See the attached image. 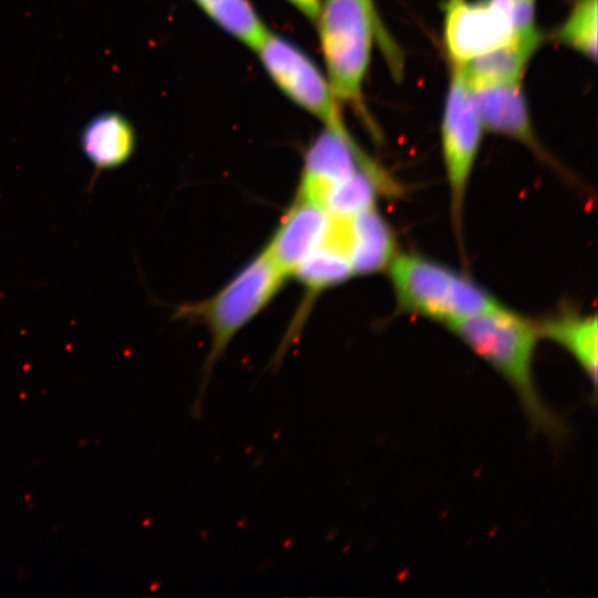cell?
<instances>
[{"mask_svg": "<svg viewBox=\"0 0 598 598\" xmlns=\"http://www.w3.org/2000/svg\"><path fill=\"white\" fill-rule=\"evenodd\" d=\"M445 326L508 383L530 430L545 435L554 445L568 440L565 419L544 401L535 382L534 358L540 339L536 321L506 307Z\"/></svg>", "mask_w": 598, "mask_h": 598, "instance_id": "1", "label": "cell"}, {"mask_svg": "<svg viewBox=\"0 0 598 598\" xmlns=\"http://www.w3.org/2000/svg\"><path fill=\"white\" fill-rule=\"evenodd\" d=\"M220 29L255 49L269 30L249 0H193Z\"/></svg>", "mask_w": 598, "mask_h": 598, "instance_id": "15", "label": "cell"}, {"mask_svg": "<svg viewBox=\"0 0 598 598\" xmlns=\"http://www.w3.org/2000/svg\"><path fill=\"white\" fill-rule=\"evenodd\" d=\"M296 10H298L305 18L316 24L322 0H286Z\"/></svg>", "mask_w": 598, "mask_h": 598, "instance_id": "19", "label": "cell"}, {"mask_svg": "<svg viewBox=\"0 0 598 598\" xmlns=\"http://www.w3.org/2000/svg\"><path fill=\"white\" fill-rule=\"evenodd\" d=\"M327 78L339 103L362 110L374 34L396 63V49L377 14L372 0H322L316 22Z\"/></svg>", "mask_w": 598, "mask_h": 598, "instance_id": "2", "label": "cell"}, {"mask_svg": "<svg viewBox=\"0 0 598 598\" xmlns=\"http://www.w3.org/2000/svg\"><path fill=\"white\" fill-rule=\"evenodd\" d=\"M395 238L375 206L346 217L344 249L353 275L384 270L396 256Z\"/></svg>", "mask_w": 598, "mask_h": 598, "instance_id": "11", "label": "cell"}, {"mask_svg": "<svg viewBox=\"0 0 598 598\" xmlns=\"http://www.w3.org/2000/svg\"><path fill=\"white\" fill-rule=\"evenodd\" d=\"M511 13L518 32L537 27L535 24L536 0H496Z\"/></svg>", "mask_w": 598, "mask_h": 598, "instance_id": "18", "label": "cell"}, {"mask_svg": "<svg viewBox=\"0 0 598 598\" xmlns=\"http://www.w3.org/2000/svg\"><path fill=\"white\" fill-rule=\"evenodd\" d=\"M540 338L548 339L578 363L588 378L596 399L598 361V322L596 315L560 312L537 322Z\"/></svg>", "mask_w": 598, "mask_h": 598, "instance_id": "14", "label": "cell"}, {"mask_svg": "<svg viewBox=\"0 0 598 598\" xmlns=\"http://www.w3.org/2000/svg\"><path fill=\"white\" fill-rule=\"evenodd\" d=\"M443 38L451 63L463 64L515 37L511 13L496 0H446Z\"/></svg>", "mask_w": 598, "mask_h": 598, "instance_id": "7", "label": "cell"}, {"mask_svg": "<svg viewBox=\"0 0 598 598\" xmlns=\"http://www.w3.org/2000/svg\"><path fill=\"white\" fill-rule=\"evenodd\" d=\"M331 225L323 206L296 197L264 249L288 278L327 240Z\"/></svg>", "mask_w": 598, "mask_h": 598, "instance_id": "9", "label": "cell"}, {"mask_svg": "<svg viewBox=\"0 0 598 598\" xmlns=\"http://www.w3.org/2000/svg\"><path fill=\"white\" fill-rule=\"evenodd\" d=\"M483 128L514 138L554 167H558L538 142L520 82L471 87Z\"/></svg>", "mask_w": 598, "mask_h": 598, "instance_id": "10", "label": "cell"}, {"mask_svg": "<svg viewBox=\"0 0 598 598\" xmlns=\"http://www.w3.org/2000/svg\"><path fill=\"white\" fill-rule=\"evenodd\" d=\"M279 90L326 127H346L327 75L289 40L268 30L254 49Z\"/></svg>", "mask_w": 598, "mask_h": 598, "instance_id": "6", "label": "cell"}, {"mask_svg": "<svg viewBox=\"0 0 598 598\" xmlns=\"http://www.w3.org/2000/svg\"><path fill=\"white\" fill-rule=\"evenodd\" d=\"M398 307L447 324L506 308L465 274L419 254L396 255L388 267Z\"/></svg>", "mask_w": 598, "mask_h": 598, "instance_id": "3", "label": "cell"}, {"mask_svg": "<svg viewBox=\"0 0 598 598\" xmlns=\"http://www.w3.org/2000/svg\"><path fill=\"white\" fill-rule=\"evenodd\" d=\"M286 279L262 248L215 295L189 308L210 338L192 414L200 415L213 370L234 337L270 303Z\"/></svg>", "mask_w": 598, "mask_h": 598, "instance_id": "4", "label": "cell"}, {"mask_svg": "<svg viewBox=\"0 0 598 598\" xmlns=\"http://www.w3.org/2000/svg\"><path fill=\"white\" fill-rule=\"evenodd\" d=\"M483 131L471 87L460 66L452 64L442 116L441 142L450 190L451 217L460 243L467 185L480 150Z\"/></svg>", "mask_w": 598, "mask_h": 598, "instance_id": "5", "label": "cell"}, {"mask_svg": "<svg viewBox=\"0 0 598 598\" xmlns=\"http://www.w3.org/2000/svg\"><path fill=\"white\" fill-rule=\"evenodd\" d=\"M84 157L95 171L117 168L130 161L136 148V132L121 113L105 111L83 126L79 137Z\"/></svg>", "mask_w": 598, "mask_h": 598, "instance_id": "13", "label": "cell"}, {"mask_svg": "<svg viewBox=\"0 0 598 598\" xmlns=\"http://www.w3.org/2000/svg\"><path fill=\"white\" fill-rule=\"evenodd\" d=\"M377 166L350 136L347 127H326L308 146L298 198L323 206L329 189L361 167Z\"/></svg>", "mask_w": 598, "mask_h": 598, "instance_id": "8", "label": "cell"}, {"mask_svg": "<svg viewBox=\"0 0 598 598\" xmlns=\"http://www.w3.org/2000/svg\"><path fill=\"white\" fill-rule=\"evenodd\" d=\"M292 276L310 295H316L342 283L353 276V272L344 251L327 238L299 265Z\"/></svg>", "mask_w": 598, "mask_h": 598, "instance_id": "16", "label": "cell"}, {"mask_svg": "<svg viewBox=\"0 0 598 598\" xmlns=\"http://www.w3.org/2000/svg\"><path fill=\"white\" fill-rule=\"evenodd\" d=\"M597 0H577L556 32L561 43L590 60L597 58Z\"/></svg>", "mask_w": 598, "mask_h": 598, "instance_id": "17", "label": "cell"}, {"mask_svg": "<svg viewBox=\"0 0 598 598\" xmlns=\"http://www.w3.org/2000/svg\"><path fill=\"white\" fill-rule=\"evenodd\" d=\"M544 40L543 32L533 28L518 32L506 43L458 65L470 87L516 83ZM454 64V63H452Z\"/></svg>", "mask_w": 598, "mask_h": 598, "instance_id": "12", "label": "cell"}]
</instances>
